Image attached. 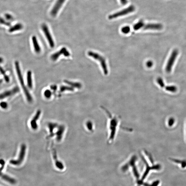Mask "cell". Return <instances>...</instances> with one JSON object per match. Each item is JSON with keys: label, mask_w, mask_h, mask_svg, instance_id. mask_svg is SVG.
Returning a JSON list of instances; mask_svg holds the SVG:
<instances>
[{"label": "cell", "mask_w": 186, "mask_h": 186, "mask_svg": "<svg viewBox=\"0 0 186 186\" xmlns=\"http://www.w3.org/2000/svg\"><path fill=\"white\" fill-rule=\"evenodd\" d=\"M175 123V119L173 118H171L168 120V124L169 126L171 127Z\"/></svg>", "instance_id": "26"}, {"label": "cell", "mask_w": 186, "mask_h": 186, "mask_svg": "<svg viewBox=\"0 0 186 186\" xmlns=\"http://www.w3.org/2000/svg\"><path fill=\"white\" fill-rule=\"evenodd\" d=\"M165 89L167 91L172 92H176L177 89L176 87L171 86H168L166 87Z\"/></svg>", "instance_id": "19"}, {"label": "cell", "mask_w": 186, "mask_h": 186, "mask_svg": "<svg viewBox=\"0 0 186 186\" xmlns=\"http://www.w3.org/2000/svg\"><path fill=\"white\" fill-rule=\"evenodd\" d=\"M26 151V146L23 144L21 146V150L19 155L18 158L16 160H11L10 161V163L14 165H19L23 162L24 159Z\"/></svg>", "instance_id": "5"}, {"label": "cell", "mask_w": 186, "mask_h": 186, "mask_svg": "<svg viewBox=\"0 0 186 186\" xmlns=\"http://www.w3.org/2000/svg\"><path fill=\"white\" fill-rule=\"evenodd\" d=\"M120 1H121V4H123V5H125L127 2V0H120Z\"/></svg>", "instance_id": "30"}, {"label": "cell", "mask_w": 186, "mask_h": 186, "mask_svg": "<svg viewBox=\"0 0 186 186\" xmlns=\"http://www.w3.org/2000/svg\"><path fill=\"white\" fill-rule=\"evenodd\" d=\"M42 29H43V33H44L47 39L49 44L51 48H53L54 47V41L52 38L51 33L49 31V29L46 24H43L42 26Z\"/></svg>", "instance_id": "7"}, {"label": "cell", "mask_w": 186, "mask_h": 186, "mask_svg": "<svg viewBox=\"0 0 186 186\" xmlns=\"http://www.w3.org/2000/svg\"><path fill=\"white\" fill-rule=\"evenodd\" d=\"M22 28H23V26L21 24H18V25H16V26L14 27L13 28L11 29L10 30V32H13L14 31H17V30H19L21 29Z\"/></svg>", "instance_id": "23"}, {"label": "cell", "mask_w": 186, "mask_h": 186, "mask_svg": "<svg viewBox=\"0 0 186 186\" xmlns=\"http://www.w3.org/2000/svg\"><path fill=\"white\" fill-rule=\"evenodd\" d=\"M88 54L89 56L98 61L101 64L104 74L105 75H107L108 73V71L107 66L105 58L98 53L92 51H89L88 52Z\"/></svg>", "instance_id": "3"}, {"label": "cell", "mask_w": 186, "mask_h": 186, "mask_svg": "<svg viewBox=\"0 0 186 186\" xmlns=\"http://www.w3.org/2000/svg\"><path fill=\"white\" fill-rule=\"evenodd\" d=\"M27 80L28 87L30 89H32L33 87V80H32V72L31 71L27 72Z\"/></svg>", "instance_id": "14"}, {"label": "cell", "mask_w": 186, "mask_h": 186, "mask_svg": "<svg viewBox=\"0 0 186 186\" xmlns=\"http://www.w3.org/2000/svg\"><path fill=\"white\" fill-rule=\"evenodd\" d=\"M65 1V0H58L51 12V14L52 16H55L56 15Z\"/></svg>", "instance_id": "10"}, {"label": "cell", "mask_w": 186, "mask_h": 186, "mask_svg": "<svg viewBox=\"0 0 186 186\" xmlns=\"http://www.w3.org/2000/svg\"><path fill=\"white\" fill-rule=\"evenodd\" d=\"M171 160L172 161H173V162H175V163H178L181 164L182 168H185V167H186V161H185V160L180 161V160L173 159H172Z\"/></svg>", "instance_id": "18"}, {"label": "cell", "mask_w": 186, "mask_h": 186, "mask_svg": "<svg viewBox=\"0 0 186 186\" xmlns=\"http://www.w3.org/2000/svg\"><path fill=\"white\" fill-rule=\"evenodd\" d=\"M64 82L68 84L69 85L73 87L74 88H81L82 87V85L81 83H78V82H70V81H65Z\"/></svg>", "instance_id": "15"}, {"label": "cell", "mask_w": 186, "mask_h": 186, "mask_svg": "<svg viewBox=\"0 0 186 186\" xmlns=\"http://www.w3.org/2000/svg\"><path fill=\"white\" fill-rule=\"evenodd\" d=\"M32 40L34 51L37 53H40L41 52V48L36 37L34 36H33Z\"/></svg>", "instance_id": "12"}, {"label": "cell", "mask_w": 186, "mask_h": 186, "mask_svg": "<svg viewBox=\"0 0 186 186\" xmlns=\"http://www.w3.org/2000/svg\"><path fill=\"white\" fill-rule=\"evenodd\" d=\"M15 66L16 68V70L17 73L19 80L20 82V83L21 84V86L22 87L23 91H24V94L26 96L28 102H31L33 101V98L31 94H30L29 92L26 87L25 84H24V79H23V75H22V72L21 69H20L19 63L17 61H16L15 62Z\"/></svg>", "instance_id": "2"}, {"label": "cell", "mask_w": 186, "mask_h": 186, "mask_svg": "<svg viewBox=\"0 0 186 186\" xmlns=\"http://www.w3.org/2000/svg\"><path fill=\"white\" fill-rule=\"evenodd\" d=\"M157 82L158 84L162 88L164 87H165V84L164 83L162 79L161 78H158L157 79Z\"/></svg>", "instance_id": "24"}, {"label": "cell", "mask_w": 186, "mask_h": 186, "mask_svg": "<svg viewBox=\"0 0 186 186\" xmlns=\"http://www.w3.org/2000/svg\"><path fill=\"white\" fill-rule=\"evenodd\" d=\"M130 27L128 26L124 27L121 29V32L124 34H127L130 32Z\"/></svg>", "instance_id": "22"}, {"label": "cell", "mask_w": 186, "mask_h": 186, "mask_svg": "<svg viewBox=\"0 0 186 186\" xmlns=\"http://www.w3.org/2000/svg\"><path fill=\"white\" fill-rule=\"evenodd\" d=\"M19 89L18 87H15L14 88L9 91H5L0 94V100L6 98L8 97L11 96L19 92Z\"/></svg>", "instance_id": "9"}, {"label": "cell", "mask_w": 186, "mask_h": 186, "mask_svg": "<svg viewBox=\"0 0 186 186\" xmlns=\"http://www.w3.org/2000/svg\"><path fill=\"white\" fill-rule=\"evenodd\" d=\"M61 54H63L66 57H69L70 56L69 52L67 50L66 48L63 47L60 51L52 54L51 56V59L53 61H56L61 56Z\"/></svg>", "instance_id": "8"}, {"label": "cell", "mask_w": 186, "mask_h": 186, "mask_svg": "<svg viewBox=\"0 0 186 186\" xmlns=\"http://www.w3.org/2000/svg\"><path fill=\"white\" fill-rule=\"evenodd\" d=\"M4 61V59L3 58L0 57V63H2Z\"/></svg>", "instance_id": "31"}, {"label": "cell", "mask_w": 186, "mask_h": 186, "mask_svg": "<svg viewBox=\"0 0 186 186\" xmlns=\"http://www.w3.org/2000/svg\"><path fill=\"white\" fill-rule=\"evenodd\" d=\"M135 7L133 5H131L125 9L122 10L120 12H117L115 14H111L109 16V19H112L116 18L119 17L126 15V14L131 13H132L134 11Z\"/></svg>", "instance_id": "6"}, {"label": "cell", "mask_w": 186, "mask_h": 186, "mask_svg": "<svg viewBox=\"0 0 186 186\" xmlns=\"http://www.w3.org/2000/svg\"><path fill=\"white\" fill-rule=\"evenodd\" d=\"M163 28L160 24H144L143 28L145 30H161Z\"/></svg>", "instance_id": "11"}, {"label": "cell", "mask_w": 186, "mask_h": 186, "mask_svg": "<svg viewBox=\"0 0 186 186\" xmlns=\"http://www.w3.org/2000/svg\"><path fill=\"white\" fill-rule=\"evenodd\" d=\"M8 106V105L7 103L6 102H2L0 103V107L2 109H6L7 108Z\"/></svg>", "instance_id": "27"}, {"label": "cell", "mask_w": 186, "mask_h": 186, "mask_svg": "<svg viewBox=\"0 0 186 186\" xmlns=\"http://www.w3.org/2000/svg\"><path fill=\"white\" fill-rule=\"evenodd\" d=\"M108 118L107 129L108 131V141L111 143L114 141L119 128L121 122L120 117L111 114V112L102 108Z\"/></svg>", "instance_id": "1"}, {"label": "cell", "mask_w": 186, "mask_h": 186, "mask_svg": "<svg viewBox=\"0 0 186 186\" xmlns=\"http://www.w3.org/2000/svg\"><path fill=\"white\" fill-rule=\"evenodd\" d=\"M178 53H179V51L177 49H175L173 51L166 67L165 71L167 73H169L171 72L172 67L174 64L175 61L177 58Z\"/></svg>", "instance_id": "4"}, {"label": "cell", "mask_w": 186, "mask_h": 186, "mask_svg": "<svg viewBox=\"0 0 186 186\" xmlns=\"http://www.w3.org/2000/svg\"><path fill=\"white\" fill-rule=\"evenodd\" d=\"M87 127L88 129H90V130H91L92 129V123L91 122H88L87 123Z\"/></svg>", "instance_id": "29"}, {"label": "cell", "mask_w": 186, "mask_h": 186, "mask_svg": "<svg viewBox=\"0 0 186 186\" xmlns=\"http://www.w3.org/2000/svg\"><path fill=\"white\" fill-rule=\"evenodd\" d=\"M73 91V88L68 86H62L60 88V91L62 92L65 91Z\"/></svg>", "instance_id": "20"}, {"label": "cell", "mask_w": 186, "mask_h": 186, "mask_svg": "<svg viewBox=\"0 0 186 186\" xmlns=\"http://www.w3.org/2000/svg\"><path fill=\"white\" fill-rule=\"evenodd\" d=\"M146 65L147 67L148 68H151L153 65V62L151 61H148L147 62Z\"/></svg>", "instance_id": "28"}, {"label": "cell", "mask_w": 186, "mask_h": 186, "mask_svg": "<svg viewBox=\"0 0 186 186\" xmlns=\"http://www.w3.org/2000/svg\"><path fill=\"white\" fill-rule=\"evenodd\" d=\"M41 114V111H38L35 116L33 117V119L31 121V127H32V128L33 129L35 130L37 128V124L36 121L38 119Z\"/></svg>", "instance_id": "13"}, {"label": "cell", "mask_w": 186, "mask_h": 186, "mask_svg": "<svg viewBox=\"0 0 186 186\" xmlns=\"http://www.w3.org/2000/svg\"><path fill=\"white\" fill-rule=\"evenodd\" d=\"M64 131V127L61 126L59 129L57 133V138L58 140H61L62 138V136Z\"/></svg>", "instance_id": "17"}, {"label": "cell", "mask_w": 186, "mask_h": 186, "mask_svg": "<svg viewBox=\"0 0 186 186\" xmlns=\"http://www.w3.org/2000/svg\"><path fill=\"white\" fill-rule=\"evenodd\" d=\"M144 24L143 21H140L134 26V29L135 31H138L142 28H143Z\"/></svg>", "instance_id": "16"}, {"label": "cell", "mask_w": 186, "mask_h": 186, "mask_svg": "<svg viewBox=\"0 0 186 186\" xmlns=\"http://www.w3.org/2000/svg\"><path fill=\"white\" fill-rule=\"evenodd\" d=\"M0 72H1V73L4 76L5 81H6L7 82H9V77L8 76H7L6 75L5 71H4V69H3L2 68H1V67H0Z\"/></svg>", "instance_id": "21"}, {"label": "cell", "mask_w": 186, "mask_h": 186, "mask_svg": "<svg viewBox=\"0 0 186 186\" xmlns=\"http://www.w3.org/2000/svg\"><path fill=\"white\" fill-rule=\"evenodd\" d=\"M44 96L46 97L47 98H49L51 97L52 96V92L51 91H49V90H46L45 91L44 93Z\"/></svg>", "instance_id": "25"}]
</instances>
